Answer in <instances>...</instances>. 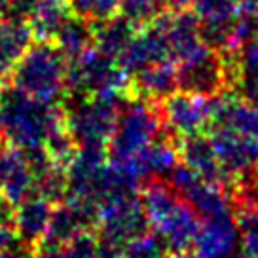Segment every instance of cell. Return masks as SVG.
Returning <instances> with one entry per match:
<instances>
[{
    "instance_id": "obj_1",
    "label": "cell",
    "mask_w": 258,
    "mask_h": 258,
    "mask_svg": "<svg viewBox=\"0 0 258 258\" xmlns=\"http://www.w3.org/2000/svg\"><path fill=\"white\" fill-rule=\"evenodd\" d=\"M64 120L63 105L38 101L16 89L14 86L2 93L0 101V135L6 145L21 150L44 146L49 131Z\"/></svg>"
},
{
    "instance_id": "obj_2",
    "label": "cell",
    "mask_w": 258,
    "mask_h": 258,
    "mask_svg": "<svg viewBox=\"0 0 258 258\" xmlns=\"http://www.w3.org/2000/svg\"><path fill=\"white\" fill-rule=\"evenodd\" d=\"M67 57L53 40H38L25 51L10 73L12 86L46 103L67 95Z\"/></svg>"
},
{
    "instance_id": "obj_3",
    "label": "cell",
    "mask_w": 258,
    "mask_h": 258,
    "mask_svg": "<svg viewBox=\"0 0 258 258\" xmlns=\"http://www.w3.org/2000/svg\"><path fill=\"white\" fill-rule=\"evenodd\" d=\"M131 93V80L118 59L95 48L67 63V97H114Z\"/></svg>"
},
{
    "instance_id": "obj_4",
    "label": "cell",
    "mask_w": 258,
    "mask_h": 258,
    "mask_svg": "<svg viewBox=\"0 0 258 258\" xmlns=\"http://www.w3.org/2000/svg\"><path fill=\"white\" fill-rule=\"evenodd\" d=\"M135 95H125L106 152L114 161L131 160L161 135L160 108Z\"/></svg>"
},
{
    "instance_id": "obj_5",
    "label": "cell",
    "mask_w": 258,
    "mask_h": 258,
    "mask_svg": "<svg viewBox=\"0 0 258 258\" xmlns=\"http://www.w3.org/2000/svg\"><path fill=\"white\" fill-rule=\"evenodd\" d=\"M123 97H67L64 125L78 146H108Z\"/></svg>"
},
{
    "instance_id": "obj_6",
    "label": "cell",
    "mask_w": 258,
    "mask_h": 258,
    "mask_svg": "<svg viewBox=\"0 0 258 258\" xmlns=\"http://www.w3.org/2000/svg\"><path fill=\"white\" fill-rule=\"evenodd\" d=\"M97 224L101 226V239L125 247L129 241L146 234L150 222L137 194H127L101 203Z\"/></svg>"
},
{
    "instance_id": "obj_7",
    "label": "cell",
    "mask_w": 258,
    "mask_h": 258,
    "mask_svg": "<svg viewBox=\"0 0 258 258\" xmlns=\"http://www.w3.org/2000/svg\"><path fill=\"white\" fill-rule=\"evenodd\" d=\"M161 123L178 141L198 133H209L213 125L211 97L178 89L165 101L158 103Z\"/></svg>"
},
{
    "instance_id": "obj_8",
    "label": "cell",
    "mask_w": 258,
    "mask_h": 258,
    "mask_svg": "<svg viewBox=\"0 0 258 258\" xmlns=\"http://www.w3.org/2000/svg\"><path fill=\"white\" fill-rule=\"evenodd\" d=\"M178 89L213 97L232 88V69L228 57L205 48L202 53L178 63Z\"/></svg>"
},
{
    "instance_id": "obj_9",
    "label": "cell",
    "mask_w": 258,
    "mask_h": 258,
    "mask_svg": "<svg viewBox=\"0 0 258 258\" xmlns=\"http://www.w3.org/2000/svg\"><path fill=\"white\" fill-rule=\"evenodd\" d=\"M150 226H154L156 234L165 247L177 254H184L194 247L196 235L200 232V215L186 203L180 196L167 205L160 215L150 218Z\"/></svg>"
},
{
    "instance_id": "obj_10",
    "label": "cell",
    "mask_w": 258,
    "mask_h": 258,
    "mask_svg": "<svg viewBox=\"0 0 258 258\" xmlns=\"http://www.w3.org/2000/svg\"><path fill=\"white\" fill-rule=\"evenodd\" d=\"M211 110L213 125H226L235 131L249 145L258 165V106L222 91L211 97Z\"/></svg>"
},
{
    "instance_id": "obj_11",
    "label": "cell",
    "mask_w": 258,
    "mask_h": 258,
    "mask_svg": "<svg viewBox=\"0 0 258 258\" xmlns=\"http://www.w3.org/2000/svg\"><path fill=\"white\" fill-rule=\"evenodd\" d=\"M150 25L158 27L165 34L167 48H169V59L177 64L192 59L194 55L202 53L203 49L207 48L200 34V21L188 10L184 12L165 10Z\"/></svg>"
},
{
    "instance_id": "obj_12",
    "label": "cell",
    "mask_w": 258,
    "mask_h": 258,
    "mask_svg": "<svg viewBox=\"0 0 258 258\" xmlns=\"http://www.w3.org/2000/svg\"><path fill=\"white\" fill-rule=\"evenodd\" d=\"M239 235V224L234 213L205 218L194 241L196 258H230L234 254Z\"/></svg>"
},
{
    "instance_id": "obj_13",
    "label": "cell",
    "mask_w": 258,
    "mask_h": 258,
    "mask_svg": "<svg viewBox=\"0 0 258 258\" xmlns=\"http://www.w3.org/2000/svg\"><path fill=\"white\" fill-rule=\"evenodd\" d=\"M36 177L32 173L25 150L12 145L0 148V194L14 205L34 194Z\"/></svg>"
},
{
    "instance_id": "obj_14",
    "label": "cell",
    "mask_w": 258,
    "mask_h": 258,
    "mask_svg": "<svg viewBox=\"0 0 258 258\" xmlns=\"http://www.w3.org/2000/svg\"><path fill=\"white\" fill-rule=\"evenodd\" d=\"M167 59H169V48H167L165 34L158 27L148 25L133 34L127 48L118 57V63L123 67V71L127 74H137Z\"/></svg>"
},
{
    "instance_id": "obj_15",
    "label": "cell",
    "mask_w": 258,
    "mask_h": 258,
    "mask_svg": "<svg viewBox=\"0 0 258 258\" xmlns=\"http://www.w3.org/2000/svg\"><path fill=\"white\" fill-rule=\"evenodd\" d=\"M178 152H180V161L192 167L205 182L222 186V188H226V184H232V178L228 177V173L222 169L218 161L209 133H198V135L180 139Z\"/></svg>"
},
{
    "instance_id": "obj_16",
    "label": "cell",
    "mask_w": 258,
    "mask_h": 258,
    "mask_svg": "<svg viewBox=\"0 0 258 258\" xmlns=\"http://www.w3.org/2000/svg\"><path fill=\"white\" fill-rule=\"evenodd\" d=\"M209 137L213 141L222 169L232 178V184L235 178L243 177L245 173L258 169L256 160L250 152L249 145L235 131L226 125H213L209 129Z\"/></svg>"
},
{
    "instance_id": "obj_17",
    "label": "cell",
    "mask_w": 258,
    "mask_h": 258,
    "mask_svg": "<svg viewBox=\"0 0 258 258\" xmlns=\"http://www.w3.org/2000/svg\"><path fill=\"white\" fill-rule=\"evenodd\" d=\"M175 91H178V74L177 67L169 59L133 74L131 80V95L156 105L165 101Z\"/></svg>"
},
{
    "instance_id": "obj_18",
    "label": "cell",
    "mask_w": 258,
    "mask_h": 258,
    "mask_svg": "<svg viewBox=\"0 0 258 258\" xmlns=\"http://www.w3.org/2000/svg\"><path fill=\"white\" fill-rule=\"evenodd\" d=\"M53 203L32 194L16 207L14 230L16 235L27 245H40L46 235Z\"/></svg>"
},
{
    "instance_id": "obj_19",
    "label": "cell",
    "mask_w": 258,
    "mask_h": 258,
    "mask_svg": "<svg viewBox=\"0 0 258 258\" xmlns=\"http://www.w3.org/2000/svg\"><path fill=\"white\" fill-rule=\"evenodd\" d=\"M133 160L145 178H169L173 169L180 163L178 139L173 135L158 137Z\"/></svg>"
},
{
    "instance_id": "obj_20",
    "label": "cell",
    "mask_w": 258,
    "mask_h": 258,
    "mask_svg": "<svg viewBox=\"0 0 258 258\" xmlns=\"http://www.w3.org/2000/svg\"><path fill=\"white\" fill-rule=\"evenodd\" d=\"M232 69V88L237 95L258 106V38L234 55H224Z\"/></svg>"
},
{
    "instance_id": "obj_21",
    "label": "cell",
    "mask_w": 258,
    "mask_h": 258,
    "mask_svg": "<svg viewBox=\"0 0 258 258\" xmlns=\"http://www.w3.org/2000/svg\"><path fill=\"white\" fill-rule=\"evenodd\" d=\"M32 29L29 23L0 19V78L10 76L14 67L32 46Z\"/></svg>"
},
{
    "instance_id": "obj_22",
    "label": "cell",
    "mask_w": 258,
    "mask_h": 258,
    "mask_svg": "<svg viewBox=\"0 0 258 258\" xmlns=\"http://www.w3.org/2000/svg\"><path fill=\"white\" fill-rule=\"evenodd\" d=\"M53 42L61 49V53L67 57V61L76 59L95 46V25L89 19L73 14L59 29Z\"/></svg>"
},
{
    "instance_id": "obj_23",
    "label": "cell",
    "mask_w": 258,
    "mask_h": 258,
    "mask_svg": "<svg viewBox=\"0 0 258 258\" xmlns=\"http://www.w3.org/2000/svg\"><path fill=\"white\" fill-rule=\"evenodd\" d=\"M186 203L192 205V209L203 218L211 217H220V215H228L234 213V200L226 194V190L222 186L209 184L205 180H198L196 184L180 196Z\"/></svg>"
},
{
    "instance_id": "obj_24",
    "label": "cell",
    "mask_w": 258,
    "mask_h": 258,
    "mask_svg": "<svg viewBox=\"0 0 258 258\" xmlns=\"http://www.w3.org/2000/svg\"><path fill=\"white\" fill-rule=\"evenodd\" d=\"M93 25H95V46L93 48L114 59H118L123 53V49L127 48V44L137 31V27L129 23L120 14Z\"/></svg>"
},
{
    "instance_id": "obj_25",
    "label": "cell",
    "mask_w": 258,
    "mask_h": 258,
    "mask_svg": "<svg viewBox=\"0 0 258 258\" xmlns=\"http://www.w3.org/2000/svg\"><path fill=\"white\" fill-rule=\"evenodd\" d=\"M71 16L73 10L69 0H38L29 25L36 40H53L59 29Z\"/></svg>"
},
{
    "instance_id": "obj_26",
    "label": "cell",
    "mask_w": 258,
    "mask_h": 258,
    "mask_svg": "<svg viewBox=\"0 0 258 258\" xmlns=\"http://www.w3.org/2000/svg\"><path fill=\"white\" fill-rule=\"evenodd\" d=\"M237 12V0H194L192 4V14L205 29H232Z\"/></svg>"
},
{
    "instance_id": "obj_27",
    "label": "cell",
    "mask_w": 258,
    "mask_h": 258,
    "mask_svg": "<svg viewBox=\"0 0 258 258\" xmlns=\"http://www.w3.org/2000/svg\"><path fill=\"white\" fill-rule=\"evenodd\" d=\"M165 10H169L165 0H121L118 14L135 27H148Z\"/></svg>"
},
{
    "instance_id": "obj_28",
    "label": "cell",
    "mask_w": 258,
    "mask_h": 258,
    "mask_svg": "<svg viewBox=\"0 0 258 258\" xmlns=\"http://www.w3.org/2000/svg\"><path fill=\"white\" fill-rule=\"evenodd\" d=\"M120 2L121 0H69L74 16L93 23H101L116 16L120 12Z\"/></svg>"
},
{
    "instance_id": "obj_29",
    "label": "cell",
    "mask_w": 258,
    "mask_h": 258,
    "mask_svg": "<svg viewBox=\"0 0 258 258\" xmlns=\"http://www.w3.org/2000/svg\"><path fill=\"white\" fill-rule=\"evenodd\" d=\"M237 224L245 252L250 258H258V209L256 207H239Z\"/></svg>"
},
{
    "instance_id": "obj_30",
    "label": "cell",
    "mask_w": 258,
    "mask_h": 258,
    "mask_svg": "<svg viewBox=\"0 0 258 258\" xmlns=\"http://www.w3.org/2000/svg\"><path fill=\"white\" fill-rule=\"evenodd\" d=\"M123 258H167V247L158 235L143 234L125 245Z\"/></svg>"
},
{
    "instance_id": "obj_31",
    "label": "cell",
    "mask_w": 258,
    "mask_h": 258,
    "mask_svg": "<svg viewBox=\"0 0 258 258\" xmlns=\"http://www.w3.org/2000/svg\"><path fill=\"white\" fill-rule=\"evenodd\" d=\"M38 0H10L8 10H6V19H14V21H21V23H29L34 10H36Z\"/></svg>"
},
{
    "instance_id": "obj_32",
    "label": "cell",
    "mask_w": 258,
    "mask_h": 258,
    "mask_svg": "<svg viewBox=\"0 0 258 258\" xmlns=\"http://www.w3.org/2000/svg\"><path fill=\"white\" fill-rule=\"evenodd\" d=\"M16 230H14V226H8V224H2L0 222V250L8 249L12 241L16 239Z\"/></svg>"
},
{
    "instance_id": "obj_33",
    "label": "cell",
    "mask_w": 258,
    "mask_h": 258,
    "mask_svg": "<svg viewBox=\"0 0 258 258\" xmlns=\"http://www.w3.org/2000/svg\"><path fill=\"white\" fill-rule=\"evenodd\" d=\"M0 258H25V254L19 252V250L4 249V250H0Z\"/></svg>"
},
{
    "instance_id": "obj_34",
    "label": "cell",
    "mask_w": 258,
    "mask_h": 258,
    "mask_svg": "<svg viewBox=\"0 0 258 258\" xmlns=\"http://www.w3.org/2000/svg\"><path fill=\"white\" fill-rule=\"evenodd\" d=\"M10 0H0V19L6 16V10H8Z\"/></svg>"
},
{
    "instance_id": "obj_35",
    "label": "cell",
    "mask_w": 258,
    "mask_h": 258,
    "mask_svg": "<svg viewBox=\"0 0 258 258\" xmlns=\"http://www.w3.org/2000/svg\"><path fill=\"white\" fill-rule=\"evenodd\" d=\"M4 145H6V141H4V139H2V135H0V148H2Z\"/></svg>"
},
{
    "instance_id": "obj_36",
    "label": "cell",
    "mask_w": 258,
    "mask_h": 258,
    "mask_svg": "<svg viewBox=\"0 0 258 258\" xmlns=\"http://www.w3.org/2000/svg\"><path fill=\"white\" fill-rule=\"evenodd\" d=\"M2 93H4V91H2V86H0V101H2Z\"/></svg>"
},
{
    "instance_id": "obj_37",
    "label": "cell",
    "mask_w": 258,
    "mask_h": 258,
    "mask_svg": "<svg viewBox=\"0 0 258 258\" xmlns=\"http://www.w3.org/2000/svg\"><path fill=\"white\" fill-rule=\"evenodd\" d=\"M256 209H258V203H256Z\"/></svg>"
}]
</instances>
